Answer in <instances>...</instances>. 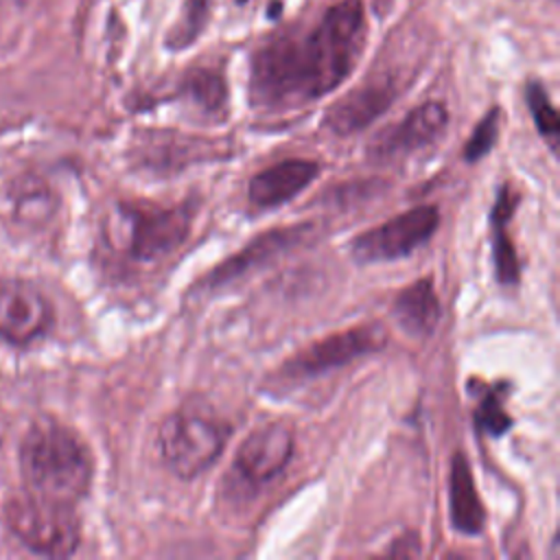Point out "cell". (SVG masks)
<instances>
[{
	"instance_id": "3",
	"label": "cell",
	"mask_w": 560,
	"mask_h": 560,
	"mask_svg": "<svg viewBox=\"0 0 560 560\" xmlns=\"http://www.w3.org/2000/svg\"><path fill=\"white\" fill-rule=\"evenodd\" d=\"M192 223L190 203L162 208L149 203H120L112 217L109 234L118 249L138 262H153L175 252Z\"/></svg>"
},
{
	"instance_id": "7",
	"label": "cell",
	"mask_w": 560,
	"mask_h": 560,
	"mask_svg": "<svg viewBox=\"0 0 560 560\" xmlns=\"http://www.w3.org/2000/svg\"><path fill=\"white\" fill-rule=\"evenodd\" d=\"M387 343V332L378 324L354 326L335 335H328L308 348L295 352L280 370L291 381H304L322 376L335 368H341L368 352H376Z\"/></svg>"
},
{
	"instance_id": "1",
	"label": "cell",
	"mask_w": 560,
	"mask_h": 560,
	"mask_svg": "<svg viewBox=\"0 0 560 560\" xmlns=\"http://www.w3.org/2000/svg\"><path fill=\"white\" fill-rule=\"evenodd\" d=\"M368 37L361 0H339L304 37H280L252 59L258 107H293L332 92L357 66Z\"/></svg>"
},
{
	"instance_id": "22",
	"label": "cell",
	"mask_w": 560,
	"mask_h": 560,
	"mask_svg": "<svg viewBox=\"0 0 560 560\" xmlns=\"http://www.w3.org/2000/svg\"><path fill=\"white\" fill-rule=\"evenodd\" d=\"M409 545H418V538H413V542H409L407 536L396 538V540L392 542V547L387 549V553H389V556H418V551L409 549Z\"/></svg>"
},
{
	"instance_id": "8",
	"label": "cell",
	"mask_w": 560,
	"mask_h": 560,
	"mask_svg": "<svg viewBox=\"0 0 560 560\" xmlns=\"http://www.w3.org/2000/svg\"><path fill=\"white\" fill-rule=\"evenodd\" d=\"M293 429L287 422H267L254 429L238 446L234 470L249 486H262L278 477L293 455Z\"/></svg>"
},
{
	"instance_id": "16",
	"label": "cell",
	"mask_w": 560,
	"mask_h": 560,
	"mask_svg": "<svg viewBox=\"0 0 560 560\" xmlns=\"http://www.w3.org/2000/svg\"><path fill=\"white\" fill-rule=\"evenodd\" d=\"M516 201L518 195L510 186H503L492 206V260L501 284H516L521 276L518 258L508 234V221L516 208Z\"/></svg>"
},
{
	"instance_id": "20",
	"label": "cell",
	"mask_w": 560,
	"mask_h": 560,
	"mask_svg": "<svg viewBox=\"0 0 560 560\" xmlns=\"http://www.w3.org/2000/svg\"><path fill=\"white\" fill-rule=\"evenodd\" d=\"M501 392H503V387L488 392V394L483 396L481 405H479L477 411H475V422H477L479 431H483V433H488V435H492V438L505 433V431L510 429V424H512L508 411L503 409Z\"/></svg>"
},
{
	"instance_id": "13",
	"label": "cell",
	"mask_w": 560,
	"mask_h": 560,
	"mask_svg": "<svg viewBox=\"0 0 560 560\" xmlns=\"http://www.w3.org/2000/svg\"><path fill=\"white\" fill-rule=\"evenodd\" d=\"M306 225H291V228H282V230H273L267 232L262 236H258L256 241H252L245 249H241L238 254H234L232 258L223 260L212 273H208L206 278V287H217V284H225L232 282L234 278L247 273L249 269L262 265L265 260H269L276 254H282L284 249L293 247L295 243H300V238L304 236Z\"/></svg>"
},
{
	"instance_id": "15",
	"label": "cell",
	"mask_w": 560,
	"mask_h": 560,
	"mask_svg": "<svg viewBox=\"0 0 560 560\" xmlns=\"http://www.w3.org/2000/svg\"><path fill=\"white\" fill-rule=\"evenodd\" d=\"M396 324L411 337H429L440 322V300L429 278L405 287L392 306Z\"/></svg>"
},
{
	"instance_id": "17",
	"label": "cell",
	"mask_w": 560,
	"mask_h": 560,
	"mask_svg": "<svg viewBox=\"0 0 560 560\" xmlns=\"http://www.w3.org/2000/svg\"><path fill=\"white\" fill-rule=\"evenodd\" d=\"M184 94L197 107H201L206 114H214V112L223 109L228 90H225L223 79L217 72L206 70V68H197V70L186 74Z\"/></svg>"
},
{
	"instance_id": "21",
	"label": "cell",
	"mask_w": 560,
	"mask_h": 560,
	"mask_svg": "<svg viewBox=\"0 0 560 560\" xmlns=\"http://www.w3.org/2000/svg\"><path fill=\"white\" fill-rule=\"evenodd\" d=\"M499 107H492L479 122L477 127L472 129L466 147H464V158L468 162H477L481 160L497 142V136H499Z\"/></svg>"
},
{
	"instance_id": "6",
	"label": "cell",
	"mask_w": 560,
	"mask_h": 560,
	"mask_svg": "<svg viewBox=\"0 0 560 560\" xmlns=\"http://www.w3.org/2000/svg\"><path fill=\"white\" fill-rule=\"evenodd\" d=\"M438 223L440 210L435 206H416L359 234L352 241V256L359 262H389L409 256L433 236Z\"/></svg>"
},
{
	"instance_id": "9",
	"label": "cell",
	"mask_w": 560,
	"mask_h": 560,
	"mask_svg": "<svg viewBox=\"0 0 560 560\" xmlns=\"http://www.w3.org/2000/svg\"><path fill=\"white\" fill-rule=\"evenodd\" d=\"M52 322L48 300L24 280H0V337L24 346L42 337Z\"/></svg>"
},
{
	"instance_id": "10",
	"label": "cell",
	"mask_w": 560,
	"mask_h": 560,
	"mask_svg": "<svg viewBox=\"0 0 560 560\" xmlns=\"http://www.w3.org/2000/svg\"><path fill=\"white\" fill-rule=\"evenodd\" d=\"M448 112L438 101H427L402 120L374 136L368 153L374 160H394L431 144L446 127Z\"/></svg>"
},
{
	"instance_id": "18",
	"label": "cell",
	"mask_w": 560,
	"mask_h": 560,
	"mask_svg": "<svg viewBox=\"0 0 560 560\" xmlns=\"http://www.w3.org/2000/svg\"><path fill=\"white\" fill-rule=\"evenodd\" d=\"M525 98H527L532 118L538 127V133L549 142L551 149H556L558 136H560V120L553 103L549 101L547 90L540 83H529L525 90Z\"/></svg>"
},
{
	"instance_id": "12",
	"label": "cell",
	"mask_w": 560,
	"mask_h": 560,
	"mask_svg": "<svg viewBox=\"0 0 560 560\" xmlns=\"http://www.w3.org/2000/svg\"><path fill=\"white\" fill-rule=\"evenodd\" d=\"M319 173L313 160H284L258 171L247 186L249 201L256 208H273L300 195Z\"/></svg>"
},
{
	"instance_id": "14",
	"label": "cell",
	"mask_w": 560,
	"mask_h": 560,
	"mask_svg": "<svg viewBox=\"0 0 560 560\" xmlns=\"http://www.w3.org/2000/svg\"><path fill=\"white\" fill-rule=\"evenodd\" d=\"M448 512H451V523L457 532L472 536L483 529L486 510L479 499L470 466L462 453H455L451 459Z\"/></svg>"
},
{
	"instance_id": "11",
	"label": "cell",
	"mask_w": 560,
	"mask_h": 560,
	"mask_svg": "<svg viewBox=\"0 0 560 560\" xmlns=\"http://www.w3.org/2000/svg\"><path fill=\"white\" fill-rule=\"evenodd\" d=\"M396 94L398 88L389 77L365 81L328 109L324 125L337 136L357 133L363 127H368L374 118H378L392 105Z\"/></svg>"
},
{
	"instance_id": "4",
	"label": "cell",
	"mask_w": 560,
	"mask_h": 560,
	"mask_svg": "<svg viewBox=\"0 0 560 560\" xmlns=\"http://www.w3.org/2000/svg\"><path fill=\"white\" fill-rule=\"evenodd\" d=\"M7 521L15 538L39 556L66 558L77 551L81 540V525L72 503L28 490L7 503Z\"/></svg>"
},
{
	"instance_id": "5",
	"label": "cell",
	"mask_w": 560,
	"mask_h": 560,
	"mask_svg": "<svg viewBox=\"0 0 560 560\" xmlns=\"http://www.w3.org/2000/svg\"><path fill=\"white\" fill-rule=\"evenodd\" d=\"M228 427L192 411L171 413L158 431V448L166 468L179 479H195L221 455Z\"/></svg>"
},
{
	"instance_id": "19",
	"label": "cell",
	"mask_w": 560,
	"mask_h": 560,
	"mask_svg": "<svg viewBox=\"0 0 560 560\" xmlns=\"http://www.w3.org/2000/svg\"><path fill=\"white\" fill-rule=\"evenodd\" d=\"M210 15V2L208 0H186L179 22L173 26L166 44L171 48H184L190 42L197 39V35L203 31Z\"/></svg>"
},
{
	"instance_id": "2",
	"label": "cell",
	"mask_w": 560,
	"mask_h": 560,
	"mask_svg": "<svg viewBox=\"0 0 560 560\" xmlns=\"http://www.w3.org/2000/svg\"><path fill=\"white\" fill-rule=\"evenodd\" d=\"M20 466L28 492L72 505L92 481L88 446L72 429L52 420H42L28 429L20 446Z\"/></svg>"
}]
</instances>
